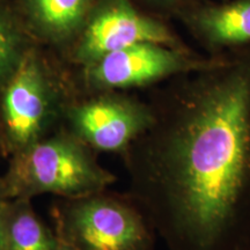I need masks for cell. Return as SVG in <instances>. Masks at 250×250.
<instances>
[{
    "instance_id": "cell-1",
    "label": "cell",
    "mask_w": 250,
    "mask_h": 250,
    "mask_svg": "<svg viewBox=\"0 0 250 250\" xmlns=\"http://www.w3.org/2000/svg\"><path fill=\"white\" fill-rule=\"evenodd\" d=\"M123 155L132 196L169 250L250 245V49L166 81Z\"/></svg>"
},
{
    "instance_id": "cell-2",
    "label": "cell",
    "mask_w": 250,
    "mask_h": 250,
    "mask_svg": "<svg viewBox=\"0 0 250 250\" xmlns=\"http://www.w3.org/2000/svg\"><path fill=\"white\" fill-rule=\"evenodd\" d=\"M95 153L71 131L40 139L12 155L4 176L11 199L43 193L78 199L104 191L117 177L99 164Z\"/></svg>"
},
{
    "instance_id": "cell-3",
    "label": "cell",
    "mask_w": 250,
    "mask_h": 250,
    "mask_svg": "<svg viewBox=\"0 0 250 250\" xmlns=\"http://www.w3.org/2000/svg\"><path fill=\"white\" fill-rule=\"evenodd\" d=\"M61 241L79 250H154L156 230L132 196L104 191L70 199L57 218Z\"/></svg>"
},
{
    "instance_id": "cell-4",
    "label": "cell",
    "mask_w": 250,
    "mask_h": 250,
    "mask_svg": "<svg viewBox=\"0 0 250 250\" xmlns=\"http://www.w3.org/2000/svg\"><path fill=\"white\" fill-rule=\"evenodd\" d=\"M1 89L2 147L13 155L44 138L58 114L61 95L45 59L34 46Z\"/></svg>"
},
{
    "instance_id": "cell-5",
    "label": "cell",
    "mask_w": 250,
    "mask_h": 250,
    "mask_svg": "<svg viewBox=\"0 0 250 250\" xmlns=\"http://www.w3.org/2000/svg\"><path fill=\"white\" fill-rule=\"evenodd\" d=\"M225 56L199 54L160 43L143 42L103 56L83 68L87 89L93 92L145 88L175 77L214 66Z\"/></svg>"
},
{
    "instance_id": "cell-6",
    "label": "cell",
    "mask_w": 250,
    "mask_h": 250,
    "mask_svg": "<svg viewBox=\"0 0 250 250\" xmlns=\"http://www.w3.org/2000/svg\"><path fill=\"white\" fill-rule=\"evenodd\" d=\"M73 42L72 61L83 68L137 43L191 49L167 20L142 11L133 0H98Z\"/></svg>"
},
{
    "instance_id": "cell-7",
    "label": "cell",
    "mask_w": 250,
    "mask_h": 250,
    "mask_svg": "<svg viewBox=\"0 0 250 250\" xmlns=\"http://www.w3.org/2000/svg\"><path fill=\"white\" fill-rule=\"evenodd\" d=\"M65 112L71 132L93 151L121 155L154 122L151 103L121 90L93 92Z\"/></svg>"
},
{
    "instance_id": "cell-8",
    "label": "cell",
    "mask_w": 250,
    "mask_h": 250,
    "mask_svg": "<svg viewBox=\"0 0 250 250\" xmlns=\"http://www.w3.org/2000/svg\"><path fill=\"white\" fill-rule=\"evenodd\" d=\"M177 21L206 55L250 49V0H212L188 11Z\"/></svg>"
},
{
    "instance_id": "cell-9",
    "label": "cell",
    "mask_w": 250,
    "mask_h": 250,
    "mask_svg": "<svg viewBox=\"0 0 250 250\" xmlns=\"http://www.w3.org/2000/svg\"><path fill=\"white\" fill-rule=\"evenodd\" d=\"M98 0H21V20L28 33L52 43L74 41Z\"/></svg>"
},
{
    "instance_id": "cell-10",
    "label": "cell",
    "mask_w": 250,
    "mask_h": 250,
    "mask_svg": "<svg viewBox=\"0 0 250 250\" xmlns=\"http://www.w3.org/2000/svg\"><path fill=\"white\" fill-rule=\"evenodd\" d=\"M4 250H56L59 239L35 213L30 199H11L0 210Z\"/></svg>"
},
{
    "instance_id": "cell-11",
    "label": "cell",
    "mask_w": 250,
    "mask_h": 250,
    "mask_svg": "<svg viewBox=\"0 0 250 250\" xmlns=\"http://www.w3.org/2000/svg\"><path fill=\"white\" fill-rule=\"evenodd\" d=\"M30 36L21 18L0 2V87L5 85L33 46Z\"/></svg>"
},
{
    "instance_id": "cell-12",
    "label": "cell",
    "mask_w": 250,
    "mask_h": 250,
    "mask_svg": "<svg viewBox=\"0 0 250 250\" xmlns=\"http://www.w3.org/2000/svg\"><path fill=\"white\" fill-rule=\"evenodd\" d=\"M136 2V0H133ZM148 6L152 14L160 17L165 20L167 19H176L179 20L181 15L187 13L190 9L197 6L212 1V0H137Z\"/></svg>"
},
{
    "instance_id": "cell-13",
    "label": "cell",
    "mask_w": 250,
    "mask_h": 250,
    "mask_svg": "<svg viewBox=\"0 0 250 250\" xmlns=\"http://www.w3.org/2000/svg\"><path fill=\"white\" fill-rule=\"evenodd\" d=\"M8 201H11V196H9L7 183L5 177H0V210Z\"/></svg>"
},
{
    "instance_id": "cell-14",
    "label": "cell",
    "mask_w": 250,
    "mask_h": 250,
    "mask_svg": "<svg viewBox=\"0 0 250 250\" xmlns=\"http://www.w3.org/2000/svg\"><path fill=\"white\" fill-rule=\"evenodd\" d=\"M56 250H79V249H77L76 247L68 245V243H65V242H62V241H61V240H59V243H58V246H57V248H56Z\"/></svg>"
},
{
    "instance_id": "cell-15",
    "label": "cell",
    "mask_w": 250,
    "mask_h": 250,
    "mask_svg": "<svg viewBox=\"0 0 250 250\" xmlns=\"http://www.w3.org/2000/svg\"><path fill=\"white\" fill-rule=\"evenodd\" d=\"M0 250H4V245H2V235H1V226H0Z\"/></svg>"
},
{
    "instance_id": "cell-16",
    "label": "cell",
    "mask_w": 250,
    "mask_h": 250,
    "mask_svg": "<svg viewBox=\"0 0 250 250\" xmlns=\"http://www.w3.org/2000/svg\"><path fill=\"white\" fill-rule=\"evenodd\" d=\"M0 153H5L4 147H2V140H1V133H0Z\"/></svg>"
},
{
    "instance_id": "cell-17",
    "label": "cell",
    "mask_w": 250,
    "mask_h": 250,
    "mask_svg": "<svg viewBox=\"0 0 250 250\" xmlns=\"http://www.w3.org/2000/svg\"><path fill=\"white\" fill-rule=\"evenodd\" d=\"M236 250H250V245H247L245 247H241V248L236 249Z\"/></svg>"
}]
</instances>
